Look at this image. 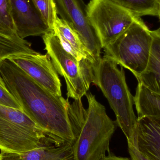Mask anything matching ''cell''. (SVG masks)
Listing matches in <instances>:
<instances>
[{
	"mask_svg": "<svg viewBox=\"0 0 160 160\" xmlns=\"http://www.w3.org/2000/svg\"><path fill=\"white\" fill-rule=\"evenodd\" d=\"M0 76L22 111L41 128L51 144L74 143L68 99L54 95L8 59L0 62Z\"/></svg>",
	"mask_w": 160,
	"mask_h": 160,
	"instance_id": "cell-1",
	"label": "cell"
},
{
	"mask_svg": "<svg viewBox=\"0 0 160 160\" xmlns=\"http://www.w3.org/2000/svg\"><path fill=\"white\" fill-rule=\"evenodd\" d=\"M85 96L88 109H85L81 99L74 100L68 109L75 138L72 144L73 160H101L110 152V142L117 125L94 95L88 92Z\"/></svg>",
	"mask_w": 160,
	"mask_h": 160,
	"instance_id": "cell-2",
	"label": "cell"
},
{
	"mask_svg": "<svg viewBox=\"0 0 160 160\" xmlns=\"http://www.w3.org/2000/svg\"><path fill=\"white\" fill-rule=\"evenodd\" d=\"M93 83L102 91L116 117L117 125L131 143L137 118L133 111L134 97L126 82L125 71L111 58L103 56L95 67Z\"/></svg>",
	"mask_w": 160,
	"mask_h": 160,
	"instance_id": "cell-3",
	"label": "cell"
},
{
	"mask_svg": "<svg viewBox=\"0 0 160 160\" xmlns=\"http://www.w3.org/2000/svg\"><path fill=\"white\" fill-rule=\"evenodd\" d=\"M151 31L141 18L104 48V56L130 70L136 79L146 69L152 46Z\"/></svg>",
	"mask_w": 160,
	"mask_h": 160,
	"instance_id": "cell-4",
	"label": "cell"
},
{
	"mask_svg": "<svg viewBox=\"0 0 160 160\" xmlns=\"http://www.w3.org/2000/svg\"><path fill=\"white\" fill-rule=\"evenodd\" d=\"M42 38L45 49L56 71L65 80L68 98L81 99L94 82L97 64L86 59L78 61L64 49L53 30L42 36Z\"/></svg>",
	"mask_w": 160,
	"mask_h": 160,
	"instance_id": "cell-5",
	"label": "cell"
},
{
	"mask_svg": "<svg viewBox=\"0 0 160 160\" xmlns=\"http://www.w3.org/2000/svg\"><path fill=\"white\" fill-rule=\"evenodd\" d=\"M51 145L44 131L20 110L0 105L1 152L20 154Z\"/></svg>",
	"mask_w": 160,
	"mask_h": 160,
	"instance_id": "cell-6",
	"label": "cell"
},
{
	"mask_svg": "<svg viewBox=\"0 0 160 160\" xmlns=\"http://www.w3.org/2000/svg\"><path fill=\"white\" fill-rule=\"evenodd\" d=\"M87 12L103 49L140 18L110 0H90Z\"/></svg>",
	"mask_w": 160,
	"mask_h": 160,
	"instance_id": "cell-7",
	"label": "cell"
},
{
	"mask_svg": "<svg viewBox=\"0 0 160 160\" xmlns=\"http://www.w3.org/2000/svg\"><path fill=\"white\" fill-rule=\"evenodd\" d=\"M56 13L79 36L96 64L101 60V42L88 16L87 5L83 0H54Z\"/></svg>",
	"mask_w": 160,
	"mask_h": 160,
	"instance_id": "cell-8",
	"label": "cell"
},
{
	"mask_svg": "<svg viewBox=\"0 0 160 160\" xmlns=\"http://www.w3.org/2000/svg\"><path fill=\"white\" fill-rule=\"evenodd\" d=\"M8 59L43 87L54 95L62 96L61 81L48 53H21Z\"/></svg>",
	"mask_w": 160,
	"mask_h": 160,
	"instance_id": "cell-9",
	"label": "cell"
},
{
	"mask_svg": "<svg viewBox=\"0 0 160 160\" xmlns=\"http://www.w3.org/2000/svg\"><path fill=\"white\" fill-rule=\"evenodd\" d=\"M17 34L24 39L43 36L52 30L35 5L33 0H9Z\"/></svg>",
	"mask_w": 160,
	"mask_h": 160,
	"instance_id": "cell-10",
	"label": "cell"
},
{
	"mask_svg": "<svg viewBox=\"0 0 160 160\" xmlns=\"http://www.w3.org/2000/svg\"><path fill=\"white\" fill-rule=\"evenodd\" d=\"M132 145L150 160H160V117L145 116L137 118Z\"/></svg>",
	"mask_w": 160,
	"mask_h": 160,
	"instance_id": "cell-11",
	"label": "cell"
},
{
	"mask_svg": "<svg viewBox=\"0 0 160 160\" xmlns=\"http://www.w3.org/2000/svg\"><path fill=\"white\" fill-rule=\"evenodd\" d=\"M53 31L64 49L78 61L86 59L97 65L81 41L78 33L58 16L54 22Z\"/></svg>",
	"mask_w": 160,
	"mask_h": 160,
	"instance_id": "cell-12",
	"label": "cell"
},
{
	"mask_svg": "<svg viewBox=\"0 0 160 160\" xmlns=\"http://www.w3.org/2000/svg\"><path fill=\"white\" fill-rule=\"evenodd\" d=\"M151 34L153 40L148 64L137 79L149 90L160 94V31H151Z\"/></svg>",
	"mask_w": 160,
	"mask_h": 160,
	"instance_id": "cell-13",
	"label": "cell"
},
{
	"mask_svg": "<svg viewBox=\"0 0 160 160\" xmlns=\"http://www.w3.org/2000/svg\"><path fill=\"white\" fill-rule=\"evenodd\" d=\"M22 160H73L72 144L44 145L20 154Z\"/></svg>",
	"mask_w": 160,
	"mask_h": 160,
	"instance_id": "cell-14",
	"label": "cell"
},
{
	"mask_svg": "<svg viewBox=\"0 0 160 160\" xmlns=\"http://www.w3.org/2000/svg\"><path fill=\"white\" fill-rule=\"evenodd\" d=\"M133 100L138 117L145 116L160 117V94L138 82Z\"/></svg>",
	"mask_w": 160,
	"mask_h": 160,
	"instance_id": "cell-15",
	"label": "cell"
},
{
	"mask_svg": "<svg viewBox=\"0 0 160 160\" xmlns=\"http://www.w3.org/2000/svg\"><path fill=\"white\" fill-rule=\"evenodd\" d=\"M137 18L158 16L160 0H110Z\"/></svg>",
	"mask_w": 160,
	"mask_h": 160,
	"instance_id": "cell-16",
	"label": "cell"
},
{
	"mask_svg": "<svg viewBox=\"0 0 160 160\" xmlns=\"http://www.w3.org/2000/svg\"><path fill=\"white\" fill-rule=\"evenodd\" d=\"M30 42L21 38H14L0 34V62L11 55L21 53H33Z\"/></svg>",
	"mask_w": 160,
	"mask_h": 160,
	"instance_id": "cell-17",
	"label": "cell"
},
{
	"mask_svg": "<svg viewBox=\"0 0 160 160\" xmlns=\"http://www.w3.org/2000/svg\"><path fill=\"white\" fill-rule=\"evenodd\" d=\"M0 34L20 38L17 34L9 0H0Z\"/></svg>",
	"mask_w": 160,
	"mask_h": 160,
	"instance_id": "cell-18",
	"label": "cell"
},
{
	"mask_svg": "<svg viewBox=\"0 0 160 160\" xmlns=\"http://www.w3.org/2000/svg\"><path fill=\"white\" fill-rule=\"evenodd\" d=\"M33 1L49 27L53 30L54 22L58 17L54 0H33Z\"/></svg>",
	"mask_w": 160,
	"mask_h": 160,
	"instance_id": "cell-19",
	"label": "cell"
},
{
	"mask_svg": "<svg viewBox=\"0 0 160 160\" xmlns=\"http://www.w3.org/2000/svg\"><path fill=\"white\" fill-rule=\"evenodd\" d=\"M0 105L22 111L21 106L6 88L0 86Z\"/></svg>",
	"mask_w": 160,
	"mask_h": 160,
	"instance_id": "cell-20",
	"label": "cell"
},
{
	"mask_svg": "<svg viewBox=\"0 0 160 160\" xmlns=\"http://www.w3.org/2000/svg\"><path fill=\"white\" fill-rule=\"evenodd\" d=\"M128 149L131 160H150L130 144H128Z\"/></svg>",
	"mask_w": 160,
	"mask_h": 160,
	"instance_id": "cell-21",
	"label": "cell"
},
{
	"mask_svg": "<svg viewBox=\"0 0 160 160\" xmlns=\"http://www.w3.org/2000/svg\"><path fill=\"white\" fill-rule=\"evenodd\" d=\"M2 158L1 160H22L19 154L15 153L1 152Z\"/></svg>",
	"mask_w": 160,
	"mask_h": 160,
	"instance_id": "cell-22",
	"label": "cell"
},
{
	"mask_svg": "<svg viewBox=\"0 0 160 160\" xmlns=\"http://www.w3.org/2000/svg\"><path fill=\"white\" fill-rule=\"evenodd\" d=\"M101 160H131L130 159L127 158H122V157H118L116 156L114 153L110 151Z\"/></svg>",
	"mask_w": 160,
	"mask_h": 160,
	"instance_id": "cell-23",
	"label": "cell"
},
{
	"mask_svg": "<svg viewBox=\"0 0 160 160\" xmlns=\"http://www.w3.org/2000/svg\"><path fill=\"white\" fill-rule=\"evenodd\" d=\"M0 86L2 87L6 88L5 86L3 80L2 79V78H1V76H0Z\"/></svg>",
	"mask_w": 160,
	"mask_h": 160,
	"instance_id": "cell-24",
	"label": "cell"
},
{
	"mask_svg": "<svg viewBox=\"0 0 160 160\" xmlns=\"http://www.w3.org/2000/svg\"><path fill=\"white\" fill-rule=\"evenodd\" d=\"M158 17H159V20L160 21V8H159V14H158ZM160 31V27L159 29H158Z\"/></svg>",
	"mask_w": 160,
	"mask_h": 160,
	"instance_id": "cell-25",
	"label": "cell"
},
{
	"mask_svg": "<svg viewBox=\"0 0 160 160\" xmlns=\"http://www.w3.org/2000/svg\"><path fill=\"white\" fill-rule=\"evenodd\" d=\"M1 158H2V155H1V154H0V160L1 159Z\"/></svg>",
	"mask_w": 160,
	"mask_h": 160,
	"instance_id": "cell-26",
	"label": "cell"
}]
</instances>
